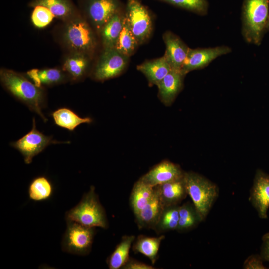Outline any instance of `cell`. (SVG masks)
<instances>
[{"mask_svg": "<svg viewBox=\"0 0 269 269\" xmlns=\"http://www.w3.org/2000/svg\"><path fill=\"white\" fill-rule=\"evenodd\" d=\"M0 80L11 94L39 115L45 122L47 121L42 112L45 105L43 87L36 86L25 75L5 68L0 70Z\"/></svg>", "mask_w": 269, "mask_h": 269, "instance_id": "obj_1", "label": "cell"}, {"mask_svg": "<svg viewBox=\"0 0 269 269\" xmlns=\"http://www.w3.org/2000/svg\"><path fill=\"white\" fill-rule=\"evenodd\" d=\"M269 0H244L242 8V35L248 43L259 46L267 31Z\"/></svg>", "mask_w": 269, "mask_h": 269, "instance_id": "obj_2", "label": "cell"}, {"mask_svg": "<svg viewBox=\"0 0 269 269\" xmlns=\"http://www.w3.org/2000/svg\"><path fill=\"white\" fill-rule=\"evenodd\" d=\"M65 216L66 221H74L88 227L106 229L108 227L105 210L94 186L83 194L77 205L65 213Z\"/></svg>", "mask_w": 269, "mask_h": 269, "instance_id": "obj_3", "label": "cell"}, {"mask_svg": "<svg viewBox=\"0 0 269 269\" xmlns=\"http://www.w3.org/2000/svg\"><path fill=\"white\" fill-rule=\"evenodd\" d=\"M183 179L187 194L203 221L218 197L219 188L214 182L195 172H185Z\"/></svg>", "mask_w": 269, "mask_h": 269, "instance_id": "obj_4", "label": "cell"}, {"mask_svg": "<svg viewBox=\"0 0 269 269\" xmlns=\"http://www.w3.org/2000/svg\"><path fill=\"white\" fill-rule=\"evenodd\" d=\"M62 40L70 52H80L91 56L96 47L94 31L79 13L65 22Z\"/></svg>", "mask_w": 269, "mask_h": 269, "instance_id": "obj_5", "label": "cell"}, {"mask_svg": "<svg viewBox=\"0 0 269 269\" xmlns=\"http://www.w3.org/2000/svg\"><path fill=\"white\" fill-rule=\"evenodd\" d=\"M66 223L61 241L62 250L78 256L88 255L92 249L95 228L88 227L72 221H66Z\"/></svg>", "mask_w": 269, "mask_h": 269, "instance_id": "obj_6", "label": "cell"}, {"mask_svg": "<svg viewBox=\"0 0 269 269\" xmlns=\"http://www.w3.org/2000/svg\"><path fill=\"white\" fill-rule=\"evenodd\" d=\"M125 17L139 45L149 39L153 31L152 18L148 9L139 0H127Z\"/></svg>", "mask_w": 269, "mask_h": 269, "instance_id": "obj_7", "label": "cell"}, {"mask_svg": "<svg viewBox=\"0 0 269 269\" xmlns=\"http://www.w3.org/2000/svg\"><path fill=\"white\" fill-rule=\"evenodd\" d=\"M80 7L99 33L103 26L123 8L120 0H80Z\"/></svg>", "mask_w": 269, "mask_h": 269, "instance_id": "obj_8", "label": "cell"}, {"mask_svg": "<svg viewBox=\"0 0 269 269\" xmlns=\"http://www.w3.org/2000/svg\"><path fill=\"white\" fill-rule=\"evenodd\" d=\"M129 58L115 48H104L92 72V77L103 81L119 75L126 68Z\"/></svg>", "mask_w": 269, "mask_h": 269, "instance_id": "obj_9", "label": "cell"}, {"mask_svg": "<svg viewBox=\"0 0 269 269\" xmlns=\"http://www.w3.org/2000/svg\"><path fill=\"white\" fill-rule=\"evenodd\" d=\"M61 143L54 140L52 137L44 135L36 129L35 119H33L32 129L24 136L11 145L19 151L24 158V162L30 164L33 157L41 152L51 144Z\"/></svg>", "mask_w": 269, "mask_h": 269, "instance_id": "obj_10", "label": "cell"}, {"mask_svg": "<svg viewBox=\"0 0 269 269\" xmlns=\"http://www.w3.org/2000/svg\"><path fill=\"white\" fill-rule=\"evenodd\" d=\"M231 51L230 47L225 45L195 49L189 48L181 72L186 75L193 70L204 68L218 57L226 55Z\"/></svg>", "mask_w": 269, "mask_h": 269, "instance_id": "obj_11", "label": "cell"}, {"mask_svg": "<svg viewBox=\"0 0 269 269\" xmlns=\"http://www.w3.org/2000/svg\"><path fill=\"white\" fill-rule=\"evenodd\" d=\"M249 200L259 217L268 218L269 208V175L259 169L256 171Z\"/></svg>", "mask_w": 269, "mask_h": 269, "instance_id": "obj_12", "label": "cell"}, {"mask_svg": "<svg viewBox=\"0 0 269 269\" xmlns=\"http://www.w3.org/2000/svg\"><path fill=\"white\" fill-rule=\"evenodd\" d=\"M179 165L165 160L153 167L139 179L152 187L181 179L184 174Z\"/></svg>", "mask_w": 269, "mask_h": 269, "instance_id": "obj_13", "label": "cell"}, {"mask_svg": "<svg viewBox=\"0 0 269 269\" xmlns=\"http://www.w3.org/2000/svg\"><path fill=\"white\" fill-rule=\"evenodd\" d=\"M162 38L166 48L164 56L171 69L181 71L189 48L178 36L171 31L165 32Z\"/></svg>", "mask_w": 269, "mask_h": 269, "instance_id": "obj_14", "label": "cell"}, {"mask_svg": "<svg viewBox=\"0 0 269 269\" xmlns=\"http://www.w3.org/2000/svg\"><path fill=\"white\" fill-rule=\"evenodd\" d=\"M185 76L181 71L171 70L157 85L158 96L165 105H170L182 90Z\"/></svg>", "mask_w": 269, "mask_h": 269, "instance_id": "obj_15", "label": "cell"}, {"mask_svg": "<svg viewBox=\"0 0 269 269\" xmlns=\"http://www.w3.org/2000/svg\"><path fill=\"white\" fill-rule=\"evenodd\" d=\"M154 188L164 207L179 205L188 195L183 178Z\"/></svg>", "mask_w": 269, "mask_h": 269, "instance_id": "obj_16", "label": "cell"}, {"mask_svg": "<svg viewBox=\"0 0 269 269\" xmlns=\"http://www.w3.org/2000/svg\"><path fill=\"white\" fill-rule=\"evenodd\" d=\"M29 7L41 6L47 8L55 17L64 22L80 12L72 0H32Z\"/></svg>", "mask_w": 269, "mask_h": 269, "instance_id": "obj_17", "label": "cell"}, {"mask_svg": "<svg viewBox=\"0 0 269 269\" xmlns=\"http://www.w3.org/2000/svg\"><path fill=\"white\" fill-rule=\"evenodd\" d=\"M90 62V56L83 53L70 52L64 59L62 70L73 81L81 80L86 75Z\"/></svg>", "mask_w": 269, "mask_h": 269, "instance_id": "obj_18", "label": "cell"}, {"mask_svg": "<svg viewBox=\"0 0 269 269\" xmlns=\"http://www.w3.org/2000/svg\"><path fill=\"white\" fill-rule=\"evenodd\" d=\"M25 76L40 87L61 84L69 78L63 70L56 68L33 69L28 71Z\"/></svg>", "mask_w": 269, "mask_h": 269, "instance_id": "obj_19", "label": "cell"}, {"mask_svg": "<svg viewBox=\"0 0 269 269\" xmlns=\"http://www.w3.org/2000/svg\"><path fill=\"white\" fill-rule=\"evenodd\" d=\"M137 69L145 75L149 84L156 85L172 70L164 56L147 60L137 65Z\"/></svg>", "mask_w": 269, "mask_h": 269, "instance_id": "obj_20", "label": "cell"}, {"mask_svg": "<svg viewBox=\"0 0 269 269\" xmlns=\"http://www.w3.org/2000/svg\"><path fill=\"white\" fill-rule=\"evenodd\" d=\"M124 16L125 10L122 8L102 27L99 34L104 48H115L123 26Z\"/></svg>", "mask_w": 269, "mask_h": 269, "instance_id": "obj_21", "label": "cell"}, {"mask_svg": "<svg viewBox=\"0 0 269 269\" xmlns=\"http://www.w3.org/2000/svg\"><path fill=\"white\" fill-rule=\"evenodd\" d=\"M155 192L151 201L135 216L139 229H153L164 208L155 190Z\"/></svg>", "mask_w": 269, "mask_h": 269, "instance_id": "obj_22", "label": "cell"}, {"mask_svg": "<svg viewBox=\"0 0 269 269\" xmlns=\"http://www.w3.org/2000/svg\"><path fill=\"white\" fill-rule=\"evenodd\" d=\"M155 192L154 187L140 179L134 183L130 196V204L135 216L151 201Z\"/></svg>", "mask_w": 269, "mask_h": 269, "instance_id": "obj_23", "label": "cell"}, {"mask_svg": "<svg viewBox=\"0 0 269 269\" xmlns=\"http://www.w3.org/2000/svg\"><path fill=\"white\" fill-rule=\"evenodd\" d=\"M135 240L134 235H125L120 242L107 259V264L110 269H119L129 260V251L132 244Z\"/></svg>", "mask_w": 269, "mask_h": 269, "instance_id": "obj_24", "label": "cell"}, {"mask_svg": "<svg viewBox=\"0 0 269 269\" xmlns=\"http://www.w3.org/2000/svg\"><path fill=\"white\" fill-rule=\"evenodd\" d=\"M164 235L158 237H147L141 235L135 240L133 250L147 257L154 264L158 258V251Z\"/></svg>", "mask_w": 269, "mask_h": 269, "instance_id": "obj_25", "label": "cell"}, {"mask_svg": "<svg viewBox=\"0 0 269 269\" xmlns=\"http://www.w3.org/2000/svg\"><path fill=\"white\" fill-rule=\"evenodd\" d=\"M54 191L52 183L44 176H39L34 178L28 188L29 198L35 202H41L50 199Z\"/></svg>", "mask_w": 269, "mask_h": 269, "instance_id": "obj_26", "label": "cell"}, {"mask_svg": "<svg viewBox=\"0 0 269 269\" xmlns=\"http://www.w3.org/2000/svg\"><path fill=\"white\" fill-rule=\"evenodd\" d=\"M179 222L176 231L184 232L197 227L203 221L193 203L187 202L180 206Z\"/></svg>", "mask_w": 269, "mask_h": 269, "instance_id": "obj_27", "label": "cell"}, {"mask_svg": "<svg viewBox=\"0 0 269 269\" xmlns=\"http://www.w3.org/2000/svg\"><path fill=\"white\" fill-rule=\"evenodd\" d=\"M52 116L55 123L69 131H73L78 126L83 123H90L89 117L81 118L74 112L67 108H61L54 111Z\"/></svg>", "mask_w": 269, "mask_h": 269, "instance_id": "obj_28", "label": "cell"}, {"mask_svg": "<svg viewBox=\"0 0 269 269\" xmlns=\"http://www.w3.org/2000/svg\"><path fill=\"white\" fill-rule=\"evenodd\" d=\"M179 205L165 207L153 230L157 234L176 230L179 222Z\"/></svg>", "mask_w": 269, "mask_h": 269, "instance_id": "obj_29", "label": "cell"}, {"mask_svg": "<svg viewBox=\"0 0 269 269\" xmlns=\"http://www.w3.org/2000/svg\"><path fill=\"white\" fill-rule=\"evenodd\" d=\"M139 45L128 27L124 16L123 26L115 48L122 54L130 57L134 54Z\"/></svg>", "mask_w": 269, "mask_h": 269, "instance_id": "obj_30", "label": "cell"}, {"mask_svg": "<svg viewBox=\"0 0 269 269\" xmlns=\"http://www.w3.org/2000/svg\"><path fill=\"white\" fill-rule=\"evenodd\" d=\"M174 6L199 15L207 14L209 4L207 0H159Z\"/></svg>", "mask_w": 269, "mask_h": 269, "instance_id": "obj_31", "label": "cell"}, {"mask_svg": "<svg viewBox=\"0 0 269 269\" xmlns=\"http://www.w3.org/2000/svg\"><path fill=\"white\" fill-rule=\"evenodd\" d=\"M54 17L53 14L47 8L37 6L34 7L31 19L35 27L42 28L49 25Z\"/></svg>", "mask_w": 269, "mask_h": 269, "instance_id": "obj_32", "label": "cell"}, {"mask_svg": "<svg viewBox=\"0 0 269 269\" xmlns=\"http://www.w3.org/2000/svg\"><path fill=\"white\" fill-rule=\"evenodd\" d=\"M263 259L260 254H252L245 260L244 269H269L263 264Z\"/></svg>", "mask_w": 269, "mask_h": 269, "instance_id": "obj_33", "label": "cell"}, {"mask_svg": "<svg viewBox=\"0 0 269 269\" xmlns=\"http://www.w3.org/2000/svg\"><path fill=\"white\" fill-rule=\"evenodd\" d=\"M122 269H154L153 266L134 259L129 258Z\"/></svg>", "mask_w": 269, "mask_h": 269, "instance_id": "obj_34", "label": "cell"}, {"mask_svg": "<svg viewBox=\"0 0 269 269\" xmlns=\"http://www.w3.org/2000/svg\"><path fill=\"white\" fill-rule=\"evenodd\" d=\"M260 255L264 261L269 262V232L262 236Z\"/></svg>", "mask_w": 269, "mask_h": 269, "instance_id": "obj_35", "label": "cell"}, {"mask_svg": "<svg viewBox=\"0 0 269 269\" xmlns=\"http://www.w3.org/2000/svg\"><path fill=\"white\" fill-rule=\"evenodd\" d=\"M267 31H269V18L268 21L267 26Z\"/></svg>", "mask_w": 269, "mask_h": 269, "instance_id": "obj_36", "label": "cell"}]
</instances>
